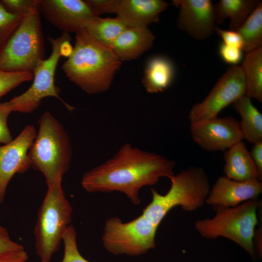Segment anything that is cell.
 I'll return each instance as SVG.
<instances>
[{"label":"cell","mask_w":262,"mask_h":262,"mask_svg":"<svg viewBox=\"0 0 262 262\" xmlns=\"http://www.w3.org/2000/svg\"><path fill=\"white\" fill-rule=\"evenodd\" d=\"M175 163L162 155L123 145L111 158L84 174L82 185L88 192L119 191L135 205L140 189L174 175Z\"/></svg>","instance_id":"1"},{"label":"cell","mask_w":262,"mask_h":262,"mask_svg":"<svg viewBox=\"0 0 262 262\" xmlns=\"http://www.w3.org/2000/svg\"><path fill=\"white\" fill-rule=\"evenodd\" d=\"M75 37L73 52L62 66L64 73L88 94L107 91L121 61L110 48L95 39L85 29L77 32Z\"/></svg>","instance_id":"2"},{"label":"cell","mask_w":262,"mask_h":262,"mask_svg":"<svg viewBox=\"0 0 262 262\" xmlns=\"http://www.w3.org/2000/svg\"><path fill=\"white\" fill-rule=\"evenodd\" d=\"M169 179L171 186L165 194L161 195L151 189V201L142 211V214L157 228L168 212L176 206L187 212L201 207L210 190L208 177L200 167L190 166Z\"/></svg>","instance_id":"3"},{"label":"cell","mask_w":262,"mask_h":262,"mask_svg":"<svg viewBox=\"0 0 262 262\" xmlns=\"http://www.w3.org/2000/svg\"><path fill=\"white\" fill-rule=\"evenodd\" d=\"M39 130L29 152L31 166L41 172L47 185L59 180L69 168L72 149L68 135L49 112L38 121Z\"/></svg>","instance_id":"4"},{"label":"cell","mask_w":262,"mask_h":262,"mask_svg":"<svg viewBox=\"0 0 262 262\" xmlns=\"http://www.w3.org/2000/svg\"><path fill=\"white\" fill-rule=\"evenodd\" d=\"M260 205L261 202L255 199L233 208L213 206L215 216L212 218L197 220L195 228L205 238L223 237L233 241L253 258L257 210Z\"/></svg>","instance_id":"5"},{"label":"cell","mask_w":262,"mask_h":262,"mask_svg":"<svg viewBox=\"0 0 262 262\" xmlns=\"http://www.w3.org/2000/svg\"><path fill=\"white\" fill-rule=\"evenodd\" d=\"M62 180L47 185L34 229L35 247L41 262H49L70 225L73 208L62 186Z\"/></svg>","instance_id":"6"},{"label":"cell","mask_w":262,"mask_h":262,"mask_svg":"<svg viewBox=\"0 0 262 262\" xmlns=\"http://www.w3.org/2000/svg\"><path fill=\"white\" fill-rule=\"evenodd\" d=\"M39 6L25 15L0 50V70L32 73L44 59V44Z\"/></svg>","instance_id":"7"},{"label":"cell","mask_w":262,"mask_h":262,"mask_svg":"<svg viewBox=\"0 0 262 262\" xmlns=\"http://www.w3.org/2000/svg\"><path fill=\"white\" fill-rule=\"evenodd\" d=\"M157 229L142 214L127 222L111 217L105 222L102 244L114 255L140 256L155 247Z\"/></svg>","instance_id":"8"},{"label":"cell","mask_w":262,"mask_h":262,"mask_svg":"<svg viewBox=\"0 0 262 262\" xmlns=\"http://www.w3.org/2000/svg\"><path fill=\"white\" fill-rule=\"evenodd\" d=\"M69 38L70 35L66 32L56 38H48L52 47L51 54L48 58L40 61L34 68L32 72L33 83L28 89L9 101L13 112L32 113L38 108L42 99L47 97L58 98L69 111L74 109L60 97V88L54 82L55 71L61 57V45Z\"/></svg>","instance_id":"9"},{"label":"cell","mask_w":262,"mask_h":262,"mask_svg":"<svg viewBox=\"0 0 262 262\" xmlns=\"http://www.w3.org/2000/svg\"><path fill=\"white\" fill-rule=\"evenodd\" d=\"M246 90L241 66L229 67L207 96L192 106L188 114L190 123L217 117L223 109L246 95Z\"/></svg>","instance_id":"10"},{"label":"cell","mask_w":262,"mask_h":262,"mask_svg":"<svg viewBox=\"0 0 262 262\" xmlns=\"http://www.w3.org/2000/svg\"><path fill=\"white\" fill-rule=\"evenodd\" d=\"M193 141L204 150L226 151L244 138L239 122L232 116L190 123Z\"/></svg>","instance_id":"11"},{"label":"cell","mask_w":262,"mask_h":262,"mask_svg":"<svg viewBox=\"0 0 262 262\" xmlns=\"http://www.w3.org/2000/svg\"><path fill=\"white\" fill-rule=\"evenodd\" d=\"M34 126L28 125L11 142L0 146V203L13 176L26 172L31 166L28 151L36 136Z\"/></svg>","instance_id":"12"},{"label":"cell","mask_w":262,"mask_h":262,"mask_svg":"<svg viewBox=\"0 0 262 262\" xmlns=\"http://www.w3.org/2000/svg\"><path fill=\"white\" fill-rule=\"evenodd\" d=\"M39 10L49 23L69 33L85 29L96 16L85 0H40Z\"/></svg>","instance_id":"13"},{"label":"cell","mask_w":262,"mask_h":262,"mask_svg":"<svg viewBox=\"0 0 262 262\" xmlns=\"http://www.w3.org/2000/svg\"><path fill=\"white\" fill-rule=\"evenodd\" d=\"M172 3L180 8L177 21L180 30L199 40L209 38L215 32L218 26L211 0H173Z\"/></svg>","instance_id":"14"},{"label":"cell","mask_w":262,"mask_h":262,"mask_svg":"<svg viewBox=\"0 0 262 262\" xmlns=\"http://www.w3.org/2000/svg\"><path fill=\"white\" fill-rule=\"evenodd\" d=\"M262 192L259 180L241 182L220 177L210 189L205 202L212 206L233 208L244 201L257 199Z\"/></svg>","instance_id":"15"},{"label":"cell","mask_w":262,"mask_h":262,"mask_svg":"<svg viewBox=\"0 0 262 262\" xmlns=\"http://www.w3.org/2000/svg\"><path fill=\"white\" fill-rule=\"evenodd\" d=\"M168 6L163 0H118L115 14L127 26L147 27Z\"/></svg>","instance_id":"16"},{"label":"cell","mask_w":262,"mask_h":262,"mask_svg":"<svg viewBox=\"0 0 262 262\" xmlns=\"http://www.w3.org/2000/svg\"><path fill=\"white\" fill-rule=\"evenodd\" d=\"M155 36L146 26H128L119 35L111 49L122 61L140 57L153 44Z\"/></svg>","instance_id":"17"},{"label":"cell","mask_w":262,"mask_h":262,"mask_svg":"<svg viewBox=\"0 0 262 262\" xmlns=\"http://www.w3.org/2000/svg\"><path fill=\"white\" fill-rule=\"evenodd\" d=\"M224 172L225 177L237 181L261 180L250 151L242 141L225 151Z\"/></svg>","instance_id":"18"},{"label":"cell","mask_w":262,"mask_h":262,"mask_svg":"<svg viewBox=\"0 0 262 262\" xmlns=\"http://www.w3.org/2000/svg\"><path fill=\"white\" fill-rule=\"evenodd\" d=\"M175 76L173 62L165 56L155 55L147 61L142 83L149 93L162 92L170 86Z\"/></svg>","instance_id":"19"},{"label":"cell","mask_w":262,"mask_h":262,"mask_svg":"<svg viewBox=\"0 0 262 262\" xmlns=\"http://www.w3.org/2000/svg\"><path fill=\"white\" fill-rule=\"evenodd\" d=\"M257 0H220L213 4L215 23L229 19V30L236 31L260 3Z\"/></svg>","instance_id":"20"},{"label":"cell","mask_w":262,"mask_h":262,"mask_svg":"<svg viewBox=\"0 0 262 262\" xmlns=\"http://www.w3.org/2000/svg\"><path fill=\"white\" fill-rule=\"evenodd\" d=\"M232 104L241 116L239 123L243 138L254 145L262 142V114L251 98L244 95Z\"/></svg>","instance_id":"21"},{"label":"cell","mask_w":262,"mask_h":262,"mask_svg":"<svg viewBox=\"0 0 262 262\" xmlns=\"http://www.w3.org/2000/svg\"><path fill=\"white\" fill-rule=\"evenodd\" d=\"M245 77L246 95L262 102V47L246 53L240 66Z\"/></svg>","instance_id":"22"},{"label":"cell","mask_w":262,"mask_h":262,"mask_svg":"<svg viewBox=\"0 0 262 262\" xmlns=\"http://www.w3.org/2000/svg\"><path fill=\"white\" fill-rule=\"evenodd\" d=\"M128 26L119 18H91L85 29L95 39L111 48L119 35Z\"/></svg>","instance_id":"23"},{"label":"cell","mask_w":262,"mask_h":262,"mask_svg":"<svg viewBox=\"0 0 262 262\" xmlns=\"http://www.w3.org/2000/svg\"><path fill=\"white\" fill-rule=\"evenodd\" d=\"M243 42V50L246 53L262 47V3L236 31Z\"/></svg>","instance_id":"24"},{"label":"cell","mask_w":262,"mask_h":262,"mask_svg":"<svg viewBox=\"0 0 262 262\" xmlns=\"http://www.w3.org/2000/svg\"><path fill=\"white\" fill-rule=\"evenodd\" d=\"M64 255L60 262H90L80 253L77 240V231L72 225L66 229L62 239Z\"/></svg>","instance_id":"25"},{"label":"cell","mask_w":262,"mask_h":262,"mask_svg":"<svg viewBox=\"0 0 262 262\" xmlns=\"http://www.w3.org/2000/svg\"><path fill=\"white\" fill-rule=\"evenodd\" d=\"M24 16L9 13L0 3V50L17 28Z\"/></svg>","instance_id":"26"},{"label":"cell","mask_w":262,"mask_h":262,"mask_svg":"<svg viewBox=\"0 0 262 262\" xmlns=\"http://www.w3.org/2000/svg\"><path fill=\"white\" fill-rule=\"evenodd\" d=\"M33 79V73L30 72L0 70V98L22 83Z\"/></svg>","instance_id":"27"},{"label":"cell","mask_w":262,"mask_h":262,"mask_svg":"<svg viewBox=\"0 0 262 262\" xmlns=\"http://www.w3.org/2000/svg\"><path fill=\"white\" fill-rule=\"evenodd\" d=\"M40 0H0V3L9 13L25 15L39 6Z\"/></svg>","instance_id":"28"},{"label":"cell","mask_w":262,"mask_h":262,"mask_svg":"<svg viewBox=\"0 0 262 262\" xmlns=\"http://www.w3.org/2000/svg\"><path fill=\"white\" fill-rule=\"evenodd\" d=\"M13 112L9 101L0 102V143L6 144L13 140L7 126V117Z\"/></svg>","instance_id":"29"},{"label":"cell","mask_w":262,"mask_h":262,"mask_svg":"<svg viewBox=\"0 0 262 262\" xmlns=\"http://www.w3.org/2000/svg\"><path fill=\"white\" fill-rule=\"evenodd\" d=\"M243 50L222 43L219 46L218 53L221 59L231 66H238L243 59Z\"/></svg>","instance_id":"30"},{"label":"cell","mask_w":262,"mask_h":262,"mask_svg":"<svg viewBox=\"0 0 262 262\" xmlns=\"http://www.w3.org/2000/svg\"><path fill=\"white\" fill-rule=\"evenodd\" d=\"M96 16L115 13L118 0H85Z\"/></svg>","instance_id":"31"},{"label":"cell","mask_w":262,"mask_h":262,"mask_svg":"<svg viewBox=\"0 0 262 262\" xmlns=\"http://www.w3.org/2000/svg\"><path fill=\"white\" fill-rule=\"evenodd\" d=\"M22 248L24 247L14 241L6 229L0 224V258L11 252Z\"/></svg>","instance_id":"32"},{"label":"cell","mask_w":262,"mask_h":262,"mask_svg":"<svg viewBox=\"0 0 262 262\" xmlns=\"http://www.w3.org/2000/svg\"><path fill=\"white\" fill-rule=\"evenodd\" d=\"M215 33L222 38L223 43L243 50V40L237 31L222 30L217 27Z\"/></svg>","instance_id":"33"},{"label":"cell","mask_w":262,"mask_h":262,"mask_svg":"<svg viewBox=\"0 0 262 262\" xmlns=\"http://www.w3.org/2000/svg\"><path fill=\"white\" fill-rule=\"evenodd\" d=\"M28 255L24 248L11 252L0 258V262H26Z\"/></svg>","instance_id":"34"},{"label":"cell","mask_w":262,"mask_h":262,"mask_svg":"<svg viewBox=\"0 0 262 262\" xmlns=\"http://www.w3.org/2000/svg\"><path fill=\"white\" fill-rule=\"evenodd\" d=\"M252 159L262 178V142L254 144L250 151Z\"/></svg>","instance_id":"35"},{"label":"cell","mask_w":262,"mask_h":262,"mask_svg":"<svg viewBox=\"0 0 262 262\" xmlns=\"http://www.w3.org/2000/svg\"><path fill=\"white\" fill-rule=\"evenodd\" d=\"M71 37L64 41L60 47V53L61 56L68 58L72 54L73 50V47L71 45L70 41Z\"/></svg>","instance_id":"36"}]
</instances>
